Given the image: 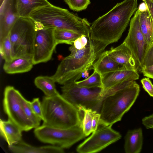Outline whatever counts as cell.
<instances>
[{
    "instance_id": "2e32d148",
    "label": "cell",
    "mask_w": 153,
    "mask_h": 153,
    "mask_svg": "<svg viewBox=\"0 0 153 153\" xmlns=\"http://www.w3.org/2000/svg\"><path fill=\"white\" fill-rule=\"evenodd\" d=\"M9 150L14 153H63L64 149L59 146H46L40 147L31 145L22 140L18 143L8 146Z\"/></svg>"
},
{
    "instance_id": "4fadbf2b",
    "label": "cell",
    "mask_w": 153,
    "mask_h": 153,
    "mask_svg": "<svg viewBox=\"0 0 153 153\" xmlns=\"http://www.w3.org/2000/svg\"><path fill=\"white\" fill-rule=\"evenodd\" d=\"M19 17L17 0H4L0 7V42L9 35Z\"/></svg>"
},
{
    "instance_id": "cb8c5ba5",
    "label": "cell",
    "mask_w": 153,
    "mask_h": 153,
    "mask_svg": "<svg viewBox=\"0 0 153 153\" xmlns=\"http://www.w3.org/2000/svg\"><path fill=\"white\" fill-rule=\"evenodd\" d=\"M53 34L57 44L65 43L72 45L74 41L81 36L71 31L54 29Z\"/></svg>"
},
{
    "instance_id": "f35d334b",
    "label": "cell",
    "mask_w": 153,
    "mask_h": 153,
    "mask_svg": "<svg viewBox=\"0 0 153 153\" xmlns=\"http://www.w3.org/2000/svg\"><path fill=\"white\" fill-rule=\"evenodd\" d=\"M4 0H0V6L3 3L4 1Z\"/></svg>"
},
{
    "instance_id": "9c48e42d",
    "label": "cell",
    "mask_w": 153,
    "mask_h": 153,
    "mask_svg": "<svg viewBox=\"0 0 153 153\" xmlns=\"http://www.w3.org/2000/svg\"><path fill=\"white\" fill-rule=\"evenodd\" d=\"M21 95L13 87L6 86L4 93L3 108L9 119L22 131H27L34 127L24 110L21 101Z\"/></svg>"
},
{
    "instance_id": "7a4b0ae2",
    "label": "cell",
    "mask_w": 153,
    "mask_h": 153,
    "mask_svg": "<svg viewBox=\"0 0 153 153\" xmlns=\"http://www.w3.org/2000/svg\"><path fill=\"white\" fill-rule=\"evenodd\" d=\"M88 39L87 45L82 49H76L73 44L69 48L71 53L61 62L51 76L55 82L63 85L71 80H77L83 73L93 69L94 63L105 48L90 37Z\"/></svg>"
},
{
    "instance_id": "52a82bcc",
    "label": "cell",
    "mask_w": 153,
    "mask_h": 153,
    "mask_svg": "<svg viewBox=\"0 0 153 153\" xmlns=\"http://www.w3.org/2000/svg\"><path fill=\"white\" fill-rule=\"evenodd\" d=\"M76 81L71 80L63 85L61 87V95L77 108L81 106L99 113L104 97L103 89L80 86L76 83Z\"/></svg>"
},
{
    "instance_id": "83f0119b",
    "label": "cell",
    "mask_w": 153,
    "mask_h": 153,
    "mask_svg": "<svg viewBox=\"0 0 153 153\" xmlns=\"http://www.w3.org/2000/svg\"><path fill=\"white\" fill-rule=\"evenodd\" d=\"M69 8L77 12L86 9L90 4V0H64Z\"/></svg>"
},
{
    "instance_id": "8992f818",
    "label": "cell",
    "mask_w": 153,
    "mask_h": 153,
    "mask_svg": "<svg viewBox=\"0 0 153 153\" xmlns=\"http://www.w3.org/2000/svg\"><path fill=\"white\" fill-rule=\"evenodd\" d=\"M36 32L35 22L30 17H19L9 34L13 59L33 57Z\"/></svg>"
},
{
    "instance_id": "603a6c76",
    "label": "cell",
    "mask_w": 153,
    "mask_h": 153,
    "mask_svg": "<svg viewBox=\"0 0 153 153\" xmlns=\"http://www.w3.org/2000/svg\"><path fill=\"white\" fill-rule=\"evenodd\" d=\"M34 82L36 87L44 92L45 96L52 97L59 94L56 89L55 82L51 76H37L35 79Z\"/></svg>"
},
{
    "instance_id": "44dd1931",
    "label": "cell",
    "mask_w": 153,
    "mask_h": 153,
    "mask_svg": "<svg viewBox=\"0 0 153 153\" xmlns=\"http://www.w3.org/2000/svg\"><path fill=\"white\" fill-rule=\"evenodd\" d=\"M19 17L29 18L34 11L51 4L48 0H17Z\"/></svg>"
},
{
    "instance_id": "e575fe53",
    "label": "cell",
    "mask_w": 153,
    "mask_h": 153,
    "mask_svg": "<svg viewBox=\"0 0 153 153\" xmlns=\"http://www.w3.org/2000/svg\"><path fill=\"white\" fill-rule=\"evenodd\" d=\"M140 71L144 76L153 79V64L150 66L143 67Z\"/></svg>"
},
{
    "instance_id": "d6a6232c",
    "label": "cell",
    "mask_w": 153,
    "mask_h": 153,
    "mask_svg": "<svg viewBox=\"0 0 153 153\" xmlns=\"http://www.w3.org/2000/svg\"><path fill=\"white\" fill-rule=\"evenodd\" d=\"M88 40V38L86 36L82 35L74 41L73 44L76 49H81L86 45Z\"/></svg>"
},
{
    "instance_id": "5b68a950",
    "label": "cell",
    "mask_w": 153,
    "mask_h": 153,
    "mask_svg": "<svg viewBox=\"0 0 153 153\" xmlns=\"http://www.w3.org/2000/svg\"><path fill=\"white\" fill-rule=\"evenodd\" d=\"M140 92V86L135 81L131 85L105 97L99 111V125L112 126L121 120L124 115L134 104Z\"/></svg>"
},
{
    "instance_id": "d590c367",
    "label": "cell",
    "mask_w": 153,
    "mask_h": 153,
    "mask_svg": "<svg viewBox=\"0 0 153 153\" xmlns=\"http://www.w3.org/2000/svg\"><path fill=\"white\" fill-rule=\"evenodd\" d=\"M100 117V114L99 113L97 112L94 114L92 122V128L93 132L97 130L99 127Z\"/></svg>"
},
{
    "instance_id": "4316f807",
    "label": "cell",
    "mask_w": 153,
    "mask_h": 153,
    "mask_svg": "<svg viewBox=\"0 0 153 153\" xmlns=\"http://www.w3.org/2000/svg\"><path fill=\"white\" fill-rule=\"evenodd\" d=\"M21 101L25 112L28 119L33 123L34 128L40 126L42 120L34 111L30 104V102L26 100L22 95Z\"/></svg>"
},
{
    "instance_id": "8d00e7d4",
    "label": "cell",
    "mask_w": 153,
    "mask_h": 153,
    "mask_svg": "<svg viewBox=\"0 0 153 153\" xmlns=\"http://www.w3.org/2000/svg\"><path fill=\"white\" fill-rule=\"evenodd\" d=\"M146 4L150 15L153 21V2L151 0H142Z\"/></svg>"
},
{
    "instance_id": "ba28073f",
    "label": "cell",
    "mask_w": 153,
    "mask_h": 153,
    "mask_svg": "<svg viewBox=\"0 0 153 153\" xmlns=\"http://www.w3.org/2000/svg\"><path fill=\"white\" fill-rule=\"evenodd\" d=\"M34 133L41 142L63 149L70 148L86 137L82 125L62 128L42 125L35 128Z\"/></svg>"
},
{
    "instance_id": "30bf717a",
    "label": "cell",
    "mask_w": 153,
    "mask_h": 153,
    "mask_svg": "<svg viewBox=\"0 0 153 153\" xmlns=\"http://www.w3.org/2000/svg\"><path fill=\"white\" fill-rule=\"evenodd\" d=\"M101 126L78 146L76 149L77 152H98L121 138V134L114 130L112 126Z\"/></svg>"
},
{
    "instance_id": "f546056e",
    "label": "cell",
    "mask_w": 153,
    "mask_h": 153,
    "mask_svg": "<svg viewBox=\"0 0 153 153\" xmlns=\"http://www.w3.org/2000/svg\"><path fill=\"white\" fill-rule=\"evenodd\" d=\"M153 64V42L149 45L146 52L142 63L141 68L143 67L150 66Z\"/></svg>"
},
{
    "instance_id": "3957f363",
    "label": "cell",
    "mask_w": 153,
    "mask_h": 153,
    "mask_svg": "<svg viewBox=\"0 0 153 153\" xmlns=\"http://www.w3.org/2000/svg\"><path fill=\"white\" fill-rule=\"evenodd\" d=\"M30 17L45 27L68 30L90 37L91 24L86 19L51 4L34 11Z\"/></svg>"
},
{
    "instance_id": "7c38bea8",
    "label": "cell",
    "mask_w": 153,
    "mask_h": 153,
    "mask_svg": "<svg viewBox=\"0 0 153 153\" xmlns=\"http://www.w3.org/2000/svg\"><path fill=\"white\" fill-rule=\"evenodd\" d=\"M139 13L138 9L130 20L128 33L123 42L134 54L139 63L140 70L145 53L149 45L141 30Z\"/></svg>"
},
{
    "instance_id": "6da1fadb",
    "label": "cell",
    "mask_w": 153,
    "mask_h": 153,
    "mask_svg": "<svg viewBox=\"0 0 153 153\" xmlns=\"http://www.w3.org/2000/svg\"><path fill=\"white\" fill-rule=\"evenodd\" d=\"M137 0H124L94 21L90 29V37L105 48L117 42L138 9Z\"/></svg>"
},
{
    "instance_id": "e0dca14e",
    "label": "cell",
    "mask_w": 153,
    "mask_h": 153,
    "mask_svg": "<svg viewBox=\"0 0 153 153\" xmlns=\"http://www.w3.org/2000/svg\"><path fill=\"white\" fill-rule=\"evenodd\" d=\"M1 135L7 143L8 146L15 144L22 140V131L11 120L0 119Z\"/></svg>"
},
{
    "instance_id": "277c9868",
    "label": "cell",
    "mask_w": 153,
    "mask_h": 153,
    "mask_svg": "<svg viewBox=\"0 0 153 153\" xmlns=\"http://www.w3.org/2000/svg\"><path fill=\"white\" fill-rule=\"evenodd\" d=\"M44 120L42 125L62 128L82 125V113L59 93L44 97L41 102Z\"/></svg>"
},
{
    "instance_id": "4dcf8cb0",
    "label": "cell",
    "mask_w": 153,
    "mask_h": 153,
    "mask_svg": "<svg viewBox=\"0 0 153 153\" xmlns=\"http://www.w3.org/2000/svg\"><path fill=\"white\" fill-rule=\"evenodd\" d=\"M31 107L36 115L43 121L44 120L42 103L39 98H34L30 102Z\"/></svg>"
},
{
    "instance_id": "ffe728a7",
    "label": "cell",
    "mask_w": 153,
    "mask_h": 153,
    "mask_svg": "<svg viewBox=\"0 0 153 153\" xmlns=\"http://www.w3.org/2000/svg\"><path fill=\"white\" fill-rule=\"evenodd\" d=\"M93 69L101 75L120 70H127L123 66L118 64L103 52L96 60L93 66Z\"/></svg>"
},
{
    "instance_id": "5bb4252c",
    "label": "cell",
    "mask_w": 153,
    "mask_h": 153,
    "mask_svg": "<svg viewBox=\"0 0 153 153\" xmlns=\"http://www.w3.org/2000/svg\"><path fill=\"white\" fill-rule=\"evenodd\" d=\"M107 54L115 62L126 69L138 72L140 71L138 62L134 54L123 42L119 46L105 51Z\"/></svg>"
},
{
    "instance_id": "9a60e30c",
    "label": "cell",
    "mask_w": 153,
    "mask_h": 153,
    "mask_svg": "<svg viewBox=\"0 0 153 153\" xmlns=\"http://www.w3.org/2000/svg\"><path fill=\"white\" fill-rule=\"evenodd\" d=\"M103 90H107L123 81L135 80L139 78L138 72L123 70L108 73L102 75Z\"/></svg>"
},
{
    "instance_id": "f1b7e54d",
    "label": "cell",
    "mask_w": 153,
    "mask_h": 153,
    "mask_svg": "<svg viewBox=\"0 0 153 153\" xmlns=\"http://www.w3.org/2000/svg\"><path fill=\"white\" fill-rule=\"evenodd\" d=\"M2 55L5 62H9L12 59L11 44L9 35L4 40L0 42Z\"/></svg>"
},
{
    "instance_id": "d4e9b609",
    "label": "cell",
    "mask_w": 153,
    "mask_h": 153,
    "mask_svg": "<svg viewBox=\"0 0 153 153\" xmlns=\"http://www.w3.org/2000/svg\"><path fill=\"white\" fill-rule=\"evenodd\" d=\"M78 108L83 113L82 128L86 136H88L93 132L92 128L93 119L95 113L97 112L81 106L79 107Z\"/></svg>"
},
{
    "instance_id": "ab89813d",
    "label": "cell",
    "mask_w": 153,
    "mask_h": 153,
    "mask_svg": "<svg viewBox=\"0 0 153 153\" xmlns=\"http://www.w3.org/2000/svg\"><path fill=\"white\" fill-rule=\"evenodd\" d=\"M151 1H152V2H153V0H151Z\"/></svg>"
},
{
    "instance_id": "1f68e13d",
    "label": "cell",
    "mask_w": 153,
    "mask_h": 153,
    "mask_svg": "<svg viewBox=\"0 0 153 153\" xmlns=\"http://www.w3.org/2000/svg\"><path fill=\"white\" fill-rule=\"evenodd\" d=\"M144 90L151 97H153V85L149 78H144L141 80Z\"/></svg>"
},
{
    "instance_id": "8fae6325",
    "label": "cell",
    "mask_w": 153,
    "mask_h": 153,
    "mask_svg": "<svg viewBox=\"0 0 153 153\" xmlns=\"http://www.w3.org/2000/svg\"><path fill=\"white\" fill-rule=\"evenodd\" d=\"M35 23L36 32L33 54L34 65L50 60L57 45L54 36V28L45 27Z\"/></svg>"
},
{
    "instance_id": "74e56055",
    "label": "cell",
    "mask_w": 153,
    "mask_h": 153,
    "mask_svg": "<svg viewBox=\"0 0 153 153\" xmlns=\"http://www.w3.org/2000/svg\"><path fill=\"white\" fill-rule=\"evenodd\" d=\"M138 9L140 11H145L147 9V7L146 4L143 2L140 4Z\"/></svg>"
},
{
    "instance_id": "7402d4cb",
    "label": "cell",
    "mask_w": 153,
    "mask_h": 153,
    "mask_svg": "<svg viewBox=\"0 0 153 153\" xmlns=\"http://www.w3.org/2000/svg\"><path fill=\"white\" fill-rule=\"evenodd\" d=\"M139 21L141 31L150 45L153 42V21L148 9L145 11H140Z\"/></svg>"
},
{
    "instance_id": "d6986e66",
    "label": "cell",
    "mask_w": 153,
    "mask_h": 153,
    "mask_svg": "<svg viewBox=\"0 0 153 153\" xmlns=\"http://www.w3.org/2000/svg\"><path fill=\"white\" fill-rule=\"evenodd\" d=\"M34 63L33 57H21L5 62L3 66L7 74H13L28 72L33 68Z\"/></svg>"
},
{
    "instance_id": "836d02e7",
    "label": "cell",
    "mask_w": 153,
    "mask_h": 153,
    "mask_svg": "<svg viewBox=\"0 0 153 153\" xmlns=\"http://www.w3.org/2000/svg\"><path fill=\"white\" fill-rule=\"evenodd\" d=\"M142 122L147 129H153V114L143 118Z\"/></svg>"
},
{
    "instance_id": "484cf974",
    "label": "cell",
    "mask_w": 153,
    "mask_h": 153,
    "mask_svg": "<svg viewBox=\"0 0 153 153\" xmlns=\"http://www.w3.org/2000/svg\"><path fill=\"white\" fill-rule=\"evenodd\" d=\"M78 85L87 88L100 87L103 88L101 75L96 71L94 72L90 76L82 80L76 81Z\"/></svg>"
},
{
    "instance_id": "ac0fdd59",
    "label": "cell",
    "mask_w": 153,
    "mask_h": 153,
    "mask_svg": "<svg viewBox=\"0 0 153 153\" xmlns=\"http://www.w3.org/2000/svg\"><path fill=\"white\" fill-rule=\"evenodd\" d=\"M143 143V133L141 128L129 130L125 137V152L140 153L142 149Z\"/></svg>"
}]
</instances>
